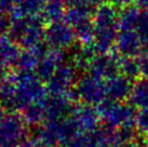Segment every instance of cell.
I'll list each match as a JSON object with an SVG mask.
<instances>
[{
  "label": "cell",
  "mask_w": 148,
  "mask_h": 147,
  "mask_svg": "<svg viewBox=\"0 0 148 147\" xmlns=\"http://www.w3.org/2000/svg\"><path fill=\"white\" fill-rule=\"evenodd\" d=\"M11 24H12V19L9 17L8 13L0 11V37L9 33Z\"/></svg>",
  "instance_id": "ba28073f"
},
{
  "label": "cell",
  "mask_w": 148,
  "mask_h": 147,
  "mask_svg": "<svg viewBox=\"0 0 148 147\" xmlns=\"http://www.w3.org/2000/svg\"><path fill=\"white\" fill-rule=\"evenodd\" d=\"M140 17L138 10L131 7L123 8L119 12V28L121 30H133L136 27Z\"/></svg>",
  "instance_id": "52a82bcc"
},
{
  "label": "cell",
  "mask_w": 148,
  "mask_h": 147,
  "mask_svg": "<svg viewBox=\"0 0 148 147\" xmlns=\"http://www.w3.org/2000/svg\"><path fill=\"white\" fill-rule=\"evenodd\" d=\"M70 4H77V3H88L89 4V0H69Z\"/></svg>",
  "instance_id": "8fae6325"
},
{
  "label": "cell",
  "mask_w": 148,
  "mask_h": 147,
  "mask_svg": "<svg viewBox=\"0 0 148 147\" xmlns=\"http://www.w3.org/2000/svg\"><path fill=\"white\" fill-rule=\"evenodd\" d=\"M111 1H112V4H115V5H118L121 8H127L134 0H111Z\"/></svg>",
  "instance_id": "30bf717a"
},
{
  "label": "cell",
  "mask_w": 148,
  "mask_h": 147,
  "mask_svg": "<svg viewBox=\"0 0 148 147\" xmlns=\"http://www.w3.org/2000/svg\"><path fill=\"white\" fill-rule=\"evenodd\" d=\"M21 1L22 0H0V11L7 13L8 11H13Z\"/></svg>",
  "instance_id": "9c48e42d"
},
{
  "label": "cell",
  "mask_w": 148,
  "mask_h": 147,
  "mask_svg": "<svg viewBox=\"0 0 148 147\" xmlns=\"http://www.w3.org/2000/svg\"><path fill=\"white\" fill-rule=\"evenodd\" d=\"M116 43L122 53L130 54L138 48L140 39L134 30H121L117 36Z\"/></svg>",
  "instance_id": "5b68a950"
},
{
  "label": "cell",
  "mask_w": 148,
  "mask_h": 147,
  "mask_svg": "<svg viewBox=\"0 0 148 147\" xmlns=\"http://www.w3.org/2000/svg\"><path fill=\"white\" fill-rule=\"evenodd\" d=\"M47 1H48V0H47Z\"/></svg>",
  "instance_id": "7c38bea8"
},
{
  "label": "cell",
  "mask_w": 148,
  "mask_h": 147,
  "mask_svg": "<svg viewBox=\"0 0 148 147\" xmlns=\"http://www.w3.org/2000/svg\"><path fill=\"white\" fill-rule=\"evenodd\" d=\"M47 0H22L13 10V19L26 16H36L42 12Z\"/></svg>",
  "instance_id": "277c9868"
},
{
  "label": "cell",
  "mask_w": 148,
  "mask_h": 147,
  "mask_svg": "<svg viewBox=\"0 0 148 147\" xmlns=\"http://www.w3.org/2000/svg\"><path fill=\"white\" fill-rule=\"evenodd\" d=\"M66 10L62 0H48L42 10V19L43 21L54 23L61 21L63 16H65Z\"/></svg>",
  "instance_id": "8992f818"
},
{
  "label": "cell",
  "mask_w": 148,
  "mask_h": 147,
  "mask_svg": "<svg viewBox=\"0 0 148 147\" xmlns=\"http://www.w3.org/2000/svg\"><path fill=\"white\" fill-rule=\"evenodd\" d=\"M94 43L99 50L109 49L115 43L119 30V13L112 4H99L93 13Z\"/></svg>",
  "instance_id": "6da1fadb"
},
{
  "label": "cell",
  "mask_w": 148,
  "mask_h": 147,
  "mask_svg": "<svg viewBox=\"0 0 148 147\" xmlns=\"http://www.w3.org/2000/svg\"><path fill=\"white\" fill-rule=\"evenodd\" d=\"M76 34L67 22H54L45 28V43L53 48H65L74 43Z\"/></svg>",
  "instance_id": "3957f363"
},
{
  "label": "cell",
  "mask_w": 148,
  "mask_h": 147,
  "mask_svg": "<svg viewBox=\"0 0 148 147\" xmlns=\"http://www.w3.org/2000/svg\"><path fill=\"white\" fill-rule=\"evenodd\" d=\"M43 19L40 16H26L12 19L9 37L16 43L26 47H34L45 38Z\"/></svg>",
  "instance_id": "7a4b0ae2"
}]
</instances>
